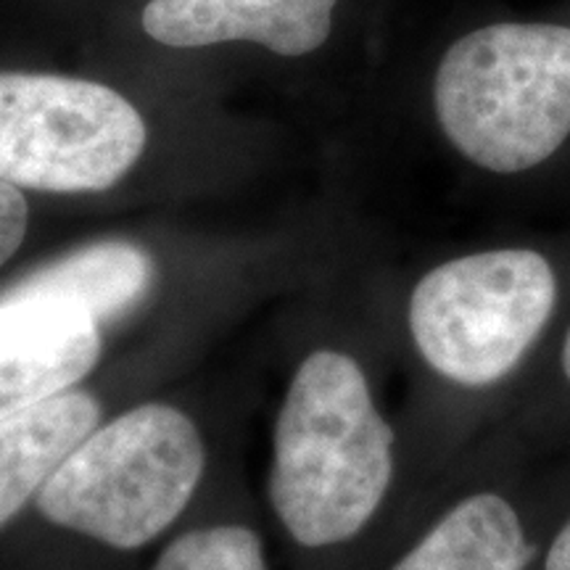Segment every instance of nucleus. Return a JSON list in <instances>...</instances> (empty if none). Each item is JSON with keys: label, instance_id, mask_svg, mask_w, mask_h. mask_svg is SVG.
<instances>
[{"label": "nucleus", "instance_id": "obj_9", "mask_svg": "<svg viewBox=\"0 0 570 570\" xmlns=\"http://www.w3.org/2000/svg\"><path fill=\"white\" fill-rule=\"evenodd\" d=\"M19 281L82 309L111 336L159 302L164 267L140 240L96 238L42 262Z\"/></svg>", "mask_w": 570, "mask_h": 570}, {"label": "nucleus", "instance_id": "obj_8", "mask_svg": "<svg viewBox=\"0 0 570 570\" xmlns=\"http://www.w3.org/2000/svg\"><path fill=\"white\" fill-rule=\"evenodd\" d=\"M122 394L130 389L114 394L111 383L88 381L0 420V531L32 508L61 462L119 410L114 396Z\"/></svg>", "mask_w": 570, "mask_h": 570}, {"label": "nucleus", "instance_id": "obj_13", "mask_svg": "<svg viewBox=\"0 0 570 570\" xmlns=\"http://www.w3.org/2000/svg\"><path fill=\"white\" fill-rule=\"evenodd\" d=\"M562 370H566V375H568V381H570V331H568L566 346H562Z\"/></svg>", "mask_w": 570, "mask_h": 570}, {"label": "nucleus", "instance_id": "obj_5", "mask_svg": "<svg viewBox=\"0 0 570 570\" xmlns=\"http://www.w3.org/2000/svg\"><path fill=\"white\" fill-rule=\"evenodd\" d=\"M146 142V119L109 85L0 71V177L21 190L104 194L132 173Z\"/></svg>", "mask_w": 570, "mask_h": 570}, {"label": "nucleus", "instance_id": "obj_4", "mask_svg": "<svg viewBox=\"0 0 570 570\" xmlns=\"http://www.w3.org/2000/svg\"><path fill=\"white\" fill-rule=\"evenodd\" d=\"M554 298L552 265L537 252L497 248L458 256L412 288V344L425 365L454 386H494L537 344Z\"/></svg>", "mask_w": 570, "mask_h": 570}, {"label": "nucleus", "instance_id": "obj_1", "mask_svg": "<svg viewBox=\"0 0 570 570\" xmlns=\"http://www.w3.org/2000/svg\"><path fill=\"white\" fill-rule=\"evenodd\" d=\"M396 473V431L354 354L312 346L298 356L269 436L267 508L291 570H338L365 537Z\"/></svg>", "mask_w": 570, "mask_h": 570}, {"label": "nucleus", "instance_id": "obj_6", "mask_svg": "<svg viewBox=\"0 0 570 570\" xmlns=\"http://www.w3.org/2000/svg\"><path fill=\"white\" fill-rule=\"evenodd\" d=\"M109 331L21 281L0 291V420L92 381Z\"/></svg>", "mask_w": 570, "mask_h": 570}, {"label": "nucleus", "instance_id": "obj_10", "mask_svg": "<svg viewBox=\"0 0 570 570\" xmlns=\"http://www.w3.org/2000/svg\"><path fill=\"white\" fill-rule=\"evenodd\" d=\"M146 570H275L265 531L238 502L198 504Z\"/></svg>", "mask_w": 570, "mask_h": 570}, {"label": "nucleus", "instance_id": "obj_3", "mask_svg": "<svg viewBox=\"0 0 570 570\" xmlns=\"http://www.w3.org/2000/svg\"><path fill=\"white\" fill-rule=\"evenodd\" d=\"M433 104L444 135L499 175L533 169L570 135V27L491 24L449 48Z\"/></svg>", "mask_w": 570, "mask_h": 570}, {"label": "nucleus", "instance_id": "obj_2", "mask_svg": "<svg viewBox=\"0 0 570 570\" xmlns=\"http://www.w3.org/2000/svg\"><path fill=\"white\" fill-rule=\"evenodd\" d=\"M209 465L206 428L183 402L114 410L35 497L48 531L42 570H127L194 515Z\"/></svg>", "mask_w": 570, "mask_h": 570}, {"label": "nucleus", "instance_id": "obj_11", "mask_svg": "<svg viewBox=\"0 0 570 570\" xmlns=\"http://www.w3.org/2000/svg\"><path fill=\"white\" fill-rule=\"evenodd\" d=\"M30 230V204L17 185L0 177V267L13 259Z\"/></svg>", "mask_w": 570, "mask_h": 570}, {"label": "nucleus", "instance_id": "obj_12", "mask_svg": "<svg viewBox=\"0 0 570 570\" xmlns=\"http://www.w3.org/2000/svg\"><path fill=\"white\" fill-rule=\"evenodd\" d=\"M544 570H570V520L554 537L550 552L544 558Z\"/></svg>", "mask_w": 570, "mask_h": 570}, {"label": "nucleus", "instance_id": "obj_7", "mask_svg": "<svg viewBox=\"0 0 570 570\" xmlns=\"http://www.w3.org/2000/svg\"><path fill=\"white\" fill-rule=\"evenodd\" d=\"M338 0H151L142 11L148 38L169 48L252 40L277 56L317 51Z\"/></svg>", "mask_w": 570, "mask_h": 570}]
</instances>
